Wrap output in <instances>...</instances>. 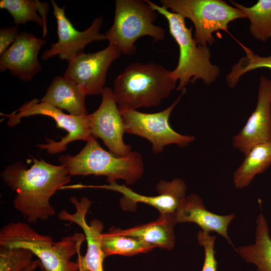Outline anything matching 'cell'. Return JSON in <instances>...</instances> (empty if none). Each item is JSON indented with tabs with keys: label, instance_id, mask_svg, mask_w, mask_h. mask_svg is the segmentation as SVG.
I'll list each match as a JSON object with an SVG mask.
<instances>
[{
	"label": "cell",
	"instance_id": "19",
	"mask_svg": "<svg viewBox=\"0 0 271 271\" xmlns=\"http://www.w3.org/2000/svg\"><path fill=\"white\" fill-rule=\"evenodd\" d=\"M177 223L175 215L160 214L154 221L129 229H118L121 233L140 239L154 247L171 250L175 245L174 227Z\"/></svg>",
	"mask_w": 271,
	"mask_h": 271
},
{
	"label": "cell",
	"instance_id": "23",
	"mask_svg": "<svg viewBox=\"0 0 271 271\" xmlns=\"http://www.w3.org/2000/svg\"><path fill=\"white\" fill-rule=\"evenodd\" d=\"M101 244L105 257L112 255L130 256L148 252L154 248L140 239L121 233L116 228L102 233Z\"/></svg>",
	"mask_w": 271,
	"mask_h": 271
},
{
	"label": "cell",
	"instance_id": "20",
	"mask_svg": "<svg viewBox=\"0 0 271 271\" xmlns=\"http://www.w3.org/2000/svg\"><path fill=\"white\" fill-rule=\"evenodd\" d=\"M255 222L254 243L234 248L245 261L254 264L257 271H271V238L267 220L261 211Z\"/></svg>",
	"mask_w": 271,
	"mask_h": 271
},
{
	"label": "cell",
	"instance_id": "5",
	"mask_svg": "<svg viewBox=\"0 0 271 271\" xmlns=\"http://www.w3.org/2000/svg\"><path fill=\"white\" fill-rule=\"evenodd\" d=\"M58 161L72 176H102L108 182L121 179L133 185L143 175L144 163L141 154L131 151L122 157L115 156L101 147L93 138L76 155H63Z\"/></svg>",
	"mask_w": 271,
	"mask_h": 271
},
{
	"label": "cell",
	"instance_id": "10",
	"mask_svg": "<svg viewBox=\"0 0 271 271\" xmlns=\"http://www.w3.org/2000/svg\"><path fill=\"white\" fill-rule=\"evenodd\" d=\"M51 3L57 22L58 41L43 52L41 55L42 60L58 56L59 59L69 62L83 52L88 44L106 40L104 34L100 33L103 22L102 17H97L87 29L80 31L75 28L66 17L65 7H60L53 0Z\"/></svg>",
	"mask_w": 271,
	"mask_h": 271
},
{
	"label": "cell",
	"instance_id": "17",
	"mask_svg": "<svg viewBox=\"0 0 271 271\" xmlns=\"http://www.w3.org/2000/svg\"><path fill=\"white\" fill-rule=\"evenodd\" d=\"M235 217L234 213L221 215L209 211L201 198L195 194L187 196L175 213L177 223H194L203 232H217L232 246L228 234V228Z\"/></svg>",
	"mask_w": 271,
	"mask_h": 271
},
{
	"label": "cell",
	"instance_id": "22",
	"mask_svg": "<svg viewBox=\"0 0 271 271\" xmlns=\"http://www.w3.org/2000/svg\"><path fill=\"white\" fill-rule=\"evenodd\" d=\"M0 8L8 11L13 17V24L18 26L34 22L42 28L43 37L47 35V3L38 0H1Z\"/></svg>",
	"mask_w": 271,
	"mask_h": 271
},
{
	"label": "cell",
	"instance_id": "7",
	"mask_svg": "<svg viewBox=\"0 0 271 271\" xmlns=\"http://www.w3.org/2000/svg\"><path fill=\"white\" fill-rule=\"evenodd\" d=\"M160 3L171 12L190 20L195 27V41L205 47L215 42L214 32L222 30L229 33L231 22L246 18L241 11L221 0H161Z\"/></svg>",
	"mask_w": 271,
	"mask_h": 271
},
{
	"label": "cell",
	"instance_id": "2",
	"mask_svg": "<svg viewBox=\"0 0 271 271\" xmlns=\"http://www.w3.org/2000/svg\"><path fill=\"white\" fill-rule=\"evenodd\" d=\"M85 240L84 234L76 233L54 241L20 221L8 223L0 230V246L30 250L38 258L41 271H79L78 263L71 258Z\"/></svg>",
	"mask_w": 271,
	"mask_h": 271
},
{
	"label": "cell",
	"instance_id": "28",
	"mask_svg": "<svg viewBox=\"0 0 271 271\" xmlns=\"http://www.w3.org/2000/svg\"><path fill=\"white\" fill-rule=\"evenodd\" d=\"M19 27H2L0 29V56L12 45L19 34Z\"/></svg>",
	"mask_w": 271,
	"mask_h": 271
},
{
	"label": "cell",
	"instance_id": "18",
	"mask_svg": "<svg viewBox=\"0 0 271 271\" xmlns=\"http://www.w3.org/2000/svg\"><path fill=\"white\" fill-rule=\"evenodd\" d=\"M87 96L73 81L64 76H58L52 81L40 101L46 102L74 116L88 114L85 104Z\"/></svg>",
	"mask_w": 271,
	"mask_h": 271
},
{
	"label": "cell",
	"instance_id": "12",
	"mask_svg": "<svg viewBox=\"0 0 271 271\" xmlns=\"http://www.w3.org/2000/svg\"><path fill=\"white\" fill-rule=\"evenodd\" d=\"M101 95L100 105L89 114L92 136L100 139L115 156H126L131 151V146L123 141L125 126L113 91L105 87Z\"/></svg>",
	"mask_w": 271,
	"mask_h": 271
},
{
	"label": "cell",
	"instance_id": "26",
	"mask_svg": "<svg viewBox=\"0 0 271 271\" xmlns=\"http://www.w3.org/2000/svg\"><path fill=\"white\" fill-rule=\"evenodd\" d=\"M34 256L28 249L0 246V271H22L32 263Z\"/></svg>",
	"mask_w": 271,
	"mask_h": 271
},
{
	"label": "cell",
	"instance_id": "21",
	"mask_svg": "<svg viewBox=\"0 0 271 271\" xmlns=\"http://www.w3.org/2000/svg\"><path fill=\"white\" fill-rule=\"evenodd\" d=\"M233 174V183L238 189L248 186L255 176L271 165V142L254 146L245 155Z\"/></svg>",
	"mask_w": 271,
	"mask_h": 271
},
{
	"label": "cell",
	"instance_id": "16",
	"mask_svg": "<svg viewBox=\"0 0 271 271\" xmlns=\"http://www.w3.org/2000/svg\"><path fill=\"white\" fill-rule=\"evenodd\" d=\"M45 40L31 33H19L15 42L1 56L0 71L9 70L24 82L31 81L42 70L38 55Z\"/></svg>",
	"mask_w": 271,
	"mask_h": 271
},
{
	"label": "cell",
	"instance_id": "6",
	"mask_svg": "<svg viewBox=\"0 0 271 271\" xmlns=\"http://www.w3.org/2000/svg\"><path fill=\"white\" fill-rule=\"evenodd\" d=\"M157 18V12L146 0H116L113 24L104 34L106 40L123 54L134 55L135 43L141 37H151L154 42L165 39V29L155 24Z\"/></svg>",
	"mask_w": 271,
	"mask_h": 271
},
{
	"label": "cell",
	"instance_id": "8",
	"mask_svg": "<svg viewBox=\"0 0 271 271\" xmlns=\"http://www.w3.org/2000/svg\"><path fill=\"white\" fill-rule=\"evenodd\" d=\"M8 117L7 124L15 127L22 118L34 115H45L52 118L57 126L67 131L65 136L58 142L47 140L46 144H40L38 147L45 150L50 154L60 153L66 150L68 145L76 141L87 142L94 138L91 134L89 114L74 116L65 113L62 110L37 98L24 103L18 110L10 114L1 113Z\"/></svg>",
	"mask_w": 271,
	"mask_h": 271
},
{
	"label": "cell",
	"instance_id": "29",
	"mask_svg": "<svg viewBox=\"0 0 271 271\" xmlns=\"http://www.w3.org/2000/svg\"><path fill=\"white\" fill-rule=\"evenodd\" d=\"M40 262L39 260H33L32 263L27 268L22 271H35L36 268L39 266Z\"/></svg>",
	"mask_w": 271,
	"mask_h": 271
},
{
	"label": "cell",
	"instance_id": "4",
	"mask_svg": "<svg viewBox=\"0 0 271 271\" xmlns=\"http://www.w3.org/2000/svg\"><path fill=\"white\" fill-rule=\"evenodd\" d=\"M158 13L168 22L169 32L177 43L179 56L176 67L171 71L172 78L179 84L177 91H186L189 83L201 79L206 84L213 83L220 74L219 68L211 63L208 47L199 45L192 36V27L188 28L185 18L162 6L146 0Z\"/></svg>",
	"mask_w": 271,
	"mask_h": 271
},
{
	"label": "cell",
	"instance_id": "27",
	"mask_svg": "<svg viewBox=\"0 0 271 271\" xmlns=\"http://www.w3.org/2000/svg\"><path fill=\"white\" fill-rule=\"evenodd\" d=\"M197 239L204 249L205 256L201 271H217L218 263L215 258V241L216 237L200 230Z\"/></svg>",
	"mask_w": 271,
	"mask_h": 271
},
{
	"label": "cell",
	"instance_id": "15",
	"mask_svg": "<svg viewBox=\"0 0 271 271\" xmlns=\"http://www.w3.org/2000/svg\"><path fill=\"white\" fill-rule=\"evenodd\" d=\"M271 142V79L261 76L255 109L233 137V147L245 155L254 146Z\"/></svg>",
	"mask_w": 271,
	"mask_h": 271
},
{
	"label": "cell",
	"instance_id": "9",
	"mask_svg": "<svg viewBox=\"0 0 271 271\" xmlns=\"http://www.w3.org/2000/svg\"><path fill=\"white\" fill-rule=\"evenodd\" d=\"M185 91L170 106L155 113H145L137 110L119 109L125 126V133L141 137L152 144L155 154L161 153L170 145L180 148L187 147L194 142V136L184 135L174 130L169 123L170 115Z\"/></svg>",
	"mask_w": 271,
	"mask_h": 271
},
{
	"label": "cell",
	"instance_id": "11",
	"mask_svg": "<svg viewBox=\"0 0 271 271\" xmlns=\"http://www.w3.org/2000/svg\"><path fill=\"white\" fill-rule=\"evenodd\" d=\"M121 54L116 46L110 44L97 52H83L68 62L64 76L77 84L87 95L101 94L109 68Z\"/></svg>",
	"mask_w": 271,
	"mask_h": 271
},
{
	"label": "cell",
	"instance_id": "25",
	"mask_svg": "<svg viewBox=\"0 0 271 271\" xmlns=\"http://www.w3.org/2000/svg\"><path fill=\"white\" fill-rule=\"evenodd\" d=\"M246 54L240 58L231 68L226 77L227 84L233 88L240 77L247 72L258 68H268L271 70V55L267 57L260 56L251 50L238 42Z\"/></svg>",
	"mask_w": 271,
	"mask_h": 271
},
{
	"label": "cell",
	"instance_id": "24",
	"mask_svg": "<svg viewBox=\"0 0 271 271\" xmlns=\"http://www.w3.org/2000/svg\"><path fill=\"white\" fill-rule=\"evenodd\" d=\"M231 2L250 21V32L254 38L263 42L271 38V0H259L249 7Z\"/></svg>",
	"mask_w": 271,
	"mask_h": 271
},
{
	"label": "cell",
	"instance_id": "1",
	"mask_svg": "<svg viewBox=\"0 0 271 271\" xmlns=\"http://www.w3.org/2000/svg\"><path fill=\"white\" fill-rule=\"evenodd\" d=\"M30 168L23 163H14L1 173L6 185L16 192L13 201L14 208L29 223L48 220L55 214L50 199L71 180L63 165L35 158Z\"/></svg>",
	"mask_w": 271,
	"mask_h": 271
},
{
	"label": "cell",
	"instance_id": "3",
	"mask_svg": "<svg viewBox=\"0 0 271 271\" xmlns=\"http://www.w3.org/2000/svg\"><path fill=\"white\" fill-rule=\"evenodd\" d=\"M176 83L161 65L134 62L116 77L112 91L119 109L137 110L160 105Z\"/></svg>",
	"mask_w": 271,
	"mask_h": 271
},
{
	"label": "cell",
	"instance_id": "30",
	"mask_svg": "<svg viewBox=\"0 0 271 271\" xmlns=\"http://www.w3.org/2000/svg\"><path fill=\"white\" fill-rule=\"evenodd\" d=\"M79 271H84L79 266Z\"/></svg>",
	"mask_w": 271,
	"mask_h": 271
},
{
	"label": "cell",
	"instance_id": "14",
	"mask_svg": "<svg viewBox=\"0 0 271 271\" xmlns=\"http://www.w3.org/2000/svg\"><path fill=\"white\" fill-rule=\"evenodd\" d=\"M102 185L83 184L82 188H98L117 192L122 195L120 200L122 207L134 206L138 203H143L156 208L160 214L175 215V213L185 200L186 185L181 179H175L167 182L161 180L156 186L158 195L153 196L140 194L125 185H119L116 181L108 182Z\"/></svg>",
	"mask_w": 271,
	"mask_h": 271
},
{
	"label": "cell",
	"instance_id": "13",
	"mask_svg": "<svg viewBox=\"0 0 271 271\" xmlns=\"http://www.w3.org/2000/svg\"><path fill=\"white\" fill-rule=\"evenodd\" d=\"M70 200L75 208V212L70 213L63 210L59 213L58 218L76 224L83 231L87 250L84 255H82L79 250L76 262L84 271H104L103 261L105 257L101 244L103 223L96 219L87 223L86 215L92 203L89 198L82 196L78 200L72 196Z\"/></svg>",
	"mask_w": 271,
	"mask_h": 271
}]
</instances>
